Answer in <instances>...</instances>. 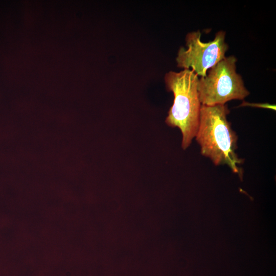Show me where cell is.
<instances>
[{"instance_id": "6da1fadb", "label": "cell", "mask_w": 276, "mask_h": 276, "mask_svg": "<svg viewBox=\"0 0 276 276\" xmlns=\"http://www.w3.org/2000/svg\"><path fill=\"white\" fill-rule=\"evenodd\" d=\"M229 110L226 104L201 105L199 127L195 136L201 154L215 166L226 165L241 181L243 159L238 156V136L227 120Z\"/></svg>"}, {"instance_id": "3957f363", "label": "cell", "mask_w": 276, "mask_h": 276, "mask_svg": "<svg viewBox=\"0 0 276 276\" xmlns=\"http://www.w3.org/2000/svg\"><path fill=\"white\" fill-rule=\"evenodd\" d=\"M237 58L225 57L198 80L197 90L201 105H223L232 100H243L249 95L241 76L236 71Z\"/></svg>"}, {"instance_id": "277c9868", "label": "cell", "mask_w": 276, "mask_h": 276, "mask_svg": "<svg viewBox=\"0 0 276 276\" xmlns=\"http://www.w3.org/2000/svg\"><path fill=\"white\" fill-rule=\"evenodd\" d=\"M225 32L218 31L213 40L208 42L200 40L199 31L189 33L186 38V50L180 47L176 61L177 66L189 69L190 67L198 76H206L207 71L225 57L228 49L225 42Z\"/></svg>"}, {"instance_id": "7a4b0ae2", "label": "cell", "mask_w": 276, "mask_h": 276, "mask_svg": "<svg viewBox=\"0 0 276 276\" xmlns=\"http://www.w3.org/2000/svg\"><path fill=\"white\" fill-rule=\"evenodd\" d=\"M198 80V76L189 69L170 71L165 76L167 89L174 94L165 122L169 126L180 130L183 150L190 146L199 127L201 104L197 90Z\"/></svg>"}]
</instances>
